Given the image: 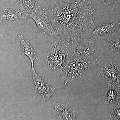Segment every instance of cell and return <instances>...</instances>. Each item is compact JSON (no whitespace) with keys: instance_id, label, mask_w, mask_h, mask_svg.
<instances>
[{"instance_id":"4","label":"cell","mask_w":120,"mask_h":120,"mask_svg":"<svg viewBox=\"0 0 120 120\" xmlns=\"http://www.w3.org/2000/svg\"><path fill=\"white\" fill-rule=\"evenodd\" d=\"M97 39L94 37L86 39L75 40L66 46L69 55L86 60H94L96 49Z\"/></svg>"},{"instance_id":"16","label":"cell","mask_w":120,"mask_h":120,"mask_svg":"<svg viewBox=\"0 0 120 120\" xmlns=\"http://www.w3.org/2000/svg\"><path fill=\"white\" fill-rule=\"evenodd\" d=\"M108 119L109 120H120V104L111 109Z\"/></svg>"},{"instance_id":"9","label":"cell","mask_w":120,"mask_h":120,"mask_svg":"<svg viewBox=\"0 0 120 120\" xmlns=\"http://www.w3.org/2000/svg\"><path fill=\"white\" fill-rule=\"evenodd\" d=\"M54 107V113L57 120H76L75 111L69 102L64 104L54 101L51 99L49 101Z\"/></svg>"},{"instance_id":"13","label":"cell","mask_w":120,"mask_h":120,"mask_svg":"<svg viewBox=\"0 0 120 120\" xmlns=\"http://www.w3.org/2000/svg\"><path fill=\"white\" fill-rule=\"evenodd\" d=\"M22 14L19 10L14 11L10 8L5 7L0 11V23L11 22L22 20Z\"/></svg>"},{"instance_id":"14","label":"cell","mask_w":120,"mask_h":120,"mask_svg":"<svg viewBox=\"0 0 120 120\" xmlns=\"http://www.w3.org/2000/svg\"><path fill=\"white\" fill-rule=\"evenodd\" d=\"M105 46L109 53L120 56V39L113 38L105 41Z\"/></svg>"},{"instance_id":"15","label":"cell","mask_w":120,"mask_h":120,"mask_svg":"<svg viewBox=\"0 0 120 120\" xmlns=\"http://www.w3.org/2000/svg\"><path fill=\"white\" fill-rule=\"evenodd\" d=\"M99 4L106 10L113 11L117 0H97Z\"/></svg>"},{"instance_id":"3","label":"cell","mask_w":120,"mask_h":120,"mask_svg":"<svg viewBox=\"0 0 120 120\" xmlns=\"http://www.w3.org/2000/svg\"><path fill=\"white\" fill-rule=\"evenodd\" d=\"M68 56L65 45L58 40L52 44L47 51L46 60L47 67L60 76L67 65Z\"/></svg>"},{"instance_id":"11","label":"cell","mask_w":120,"mask_h":120,"mask_svg":"<svg viewBox=\"0 0 120 120\" xmlns=\"http://www.w3.org/2000/svg\"><path fill=\"white\" fill-rule=\"evenodd\" d=\"M19 3L22 14V20L24 22L32 14L42 8L38 0H19Z\"/></svg>"},{"instance_id":"17","label":"cell","mask_w":120,"mask_h":120,"mask_svg":"<svg viewBox=\"0 0 120 120\" xmlns=\"http://www.w3.org/2000/svg\"><path fill=\"white\" fill-rule=\"evenodd\" d=\"M13 1H14L16 3L18 4V3H19V0H13Z\"/></svg>"},{"instance_id":"6","label":"cell","mask_w":120,"mask_h":120,"mask_svg":"<svg viewBox=\"0 0 120 120\" xmlns=\"http://www.w3.org/2000/svg\"><path fill=\"white\" fill-rule=\"evenodd\" d=\"M34 20L37 29L46 33L52 38L58 40V35L47 13L46 8H42L30 16Z\"/></svg>"},{"instance_id":"12","label":"cell","mask_w":120,"mask_h":120,"mask_svg":"<svg viewBox=\"0 0 120 120\" xmlns=\"http://www.w3.org/2000/svg\"><path fill=\"white\" fill-rule=\"evenodd\" d=\"M19 39L22 52V56L25 55L30 58L31 62V68H34V60H38V56L35 50L30 43V41L22 34L18 35Z\"/></svg>"},{"instance_id":"5","label":"cell","mask_w":120,"mask_h":120,"mask_svg":"<svg viewBox=\"0 0 120 120\" xmlns=\"http://www.w3.org/2000/svg\"><path fill=\"white\" fill-rule=\"evenodd\" d=\"M31 75L34 83L32 97L37 101H49L56 94V89L52 86L50 81L44 75L39 76L34 68H31Z\"/></svg>"},{"instance_id":"1","label":"cell","mask_w":120,"mask_h":120,"mask_svg":"<svg viewBox=\"0 0 120 120\" xmlns=\"http://www.w3.org/2000/svg\"><path fill=\"white\" fill-rule=\"evenodd\" d=\"M46 9L58 35V40L65 45L79 39L94 24L95 9L89 0H77L72 3L52 0Z\"/></svg>"},{"instance_id":"10","label":"cell","mask_w":120,"mask_h":120,"mask_svg":"<svg viewBox=\"0 0 120 120\" xmlns=\"http://www.w3.org/2000/svg\"><path fill=\"white\" fill-rule=\"evenodd\" d=\"M103 98L107 107L111 109H113L120 104V88L108 84Z\"/></svg>"},{"instance_id":"8","label":"cell","mask_w":120,"mask_h":120,"mask_svg":"<svg viewBox=\"0 0 120 120\" xmlns=\"http://www.w3.org/2000/svg\"><path fill=\"white\" fill-rule=\"evenodd\" d=\"M98 70L103 79L108 84L120 88V65L114 62H102Z\"/></svg>"},{"instance_id":"7","label":"cell","mask_w":120,"mask_h":120,"mask_svg":"<svg viewBox=\"0 0 120 120\" xmlns=\"http://www.w3.org/2000/svg\"><path fill=\"white\" fill-rule=\"evenodd\" d=\"M120 33V22L113 20L98 24L92 31V35L97 39L106 41Z\"/></svg>"},{"instance_id":"2","label":"cell","mask_w":120,"mask_h":120,"mask_svg":"<svg viewBox=\"0 0 120 120\" xmlns=\"http://www.w3.org/2000/svg\"><path fill=\"white\" fill-rule=\"evenodd\" d=\"M97 61L96 58L90 60L69 55L67 65L60 75L64 81V85L77 80L84 75L90 73L97 65Z\"/></svg>"}]
</instances>
